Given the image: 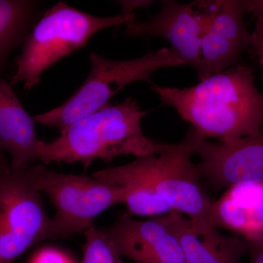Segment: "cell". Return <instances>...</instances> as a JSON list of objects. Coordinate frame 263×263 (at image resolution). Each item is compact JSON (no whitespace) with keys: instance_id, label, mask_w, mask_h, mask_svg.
<instances>
[{"instance_id":"cell-1","label":"cell","mask_w":263,"mask_h":263,"mask_svg":"<svg viewBox=\"0 0 263 263\" xmlns=\"http://www.w3.org/2000/svg\"><path fill=\"white\" fill-rule=\"evenodd\" d=\"M254 79L252 67L236 64L192 87H151L199 136L228 142L254 134L262 125L263 94Z\"/></svg>"},{"instance_id":"cell-2","label":"cell","mask_w":263,"mask_h":263,"mask_svg":"<svg viewBox=\"0 0 263 263\" xmlns=\"http://www.w3.org/2000/svg\"><path fill=\"white\" fill-rule=\"evenodd\" d=\"M146 114L132 98L109 103L72 123L53 141L41 140L37 159L45 164L79 162L88 169L98 159L108 162L119 156L160 155L170 144L143 134L141 121Z\"/></svg>"},{"instance_id":"cell-3","label":"cell","mask_w":263,"mask_h":263,"mask_svg":"<svg viewBox=\"0 0 263 263\" xmlns=\"http://www.w3.org/2000/svg\"><path fill=\"white\" fill-rule=\"evenodd\" d=\"M193 155V138L188 131L182 141L170 144L160 155L136 157L91 176L112 184L129 181L154 190L173 210L188 216L195 233L203 235L217 228L212 219L214 202L202 184L197 164L192 161Z\"/></svg>"},{"instance_id":"cell-4","label":"cell","mask_w":263,"mask_h":263,"mask_svg":"<svg viewBox=\"0 0 263 263\" xmlns=\"http://www.w3.org/2000/svg\"><path fill=\"white\" fill-rule=\"evenodd\" d=\"M136 22L135 13L99 17L59 2L42 15L24 40L10 84L23 83L24 89L29 91L39 84L45 71L84 47L97 33Z\"/></svg>"},{"instance_id":"cell-5","label":"cell","mask_w":263,"mask_h":263,"mask_svg":"<svg viewBox=\"0 0 263 263\" xmlns=\"http://www.w3.org/2000/svg\"><path fill=\"white\" fill-rule=\"evenodd\" d=\"M89 61V75L75 94L57 108L35 116V123L61 132L108 105L110 99L127 85L136 81L152 85V75L156 70L185 65L183 60L167 48L122 61L107 60L91 51Z\"/></svg>"},{"instance_id":"cell-6","label":"cell","mask_w":263,"mask_h":263,"mask_svg":"<svg viewBox=\"0 0 263 263\" xmlns=\"http://www.w3.org/2000/svg\"><path fill=\"white\" fill-rule=\"evenodd\" d=\"M33 181L54 207L52 219L53 239L84 234L109 208L124 203L121 186L86 175L63 174L42 164L29 167Z\"/></svg>"},{"instance_id":"cell-7","label":"cell","mask_w":263,"mask_h":263,"mask_svg":"<svg viewBox=\"0 0 263 263\" xmlns=\"http://www.w3.org/2000/svg\"><path fill=\"white\" fill-rule=\"evenodd\" d=\"M24 168H0V263H13L34 245L53 239L41 192Z\"/></svg>"},{"instance_id":"cell-8","label":"cell","mask_w":263,"mask_h":263,"mask_svg":"<svg viewBox=\"0 0 263 263\" xmlns=\"http://www.w3.org/2000/svg\"><path fill=\"white\" fill-rule=\"evenodd\" d=\"M199 174L214 190L263 183V122L254 134L234 141L210 142L190 129Z\"/></svg>"},{"instance_id":"cell-9","label":"cell","mask_w":263,"mask_h":263,"mask_svg":"<svg viewBox=\"0 0 263 263\" xmlns=\"http://www.w3.org/2000/svg\"><path fill=\"white\" fill-rule=\"evenodd\" d=\"M203 17L200 81L236 65L242 52L250 46L251 33L243 22L247 13L245 1H199Z\"/></svg>"},{"instance_id":"cell-10","label":"cell","mask_w":263,"mask_h":263,"mask_svg":"<svg viewBox=\"0 0 263 263\" xmlns=\"http://www.w3.org/2000/svg\"><path fill=\"white\" fill-rule=\"evenodd\" d=\"M203 18L198 2L180 3L172 0L162 2L160 11L143 22L126 25L127 37L163 38L171 44V50L185 65L198 69Z\"/></svg>"},{"instance_id":"cell-11","label":"cell","mask_w":263,"mask_h":263,"mask_svg":"<svg viewBox=\"0 0 263 263\" xmlns=\"http://www.w3.org/2000/svg\"><path fill=\"white\" fill-rule=\"evenodd\" d=\"M121 257L135 263H185L179 240L158 218L135 220L128 213L101 228Z\"/></svg>"},{"instance_id":"cell-12","label":"cell","mask_w":263,"mask_h":263,"mask_svg":"<svg viewBox=\"0 0 263 263\" xmlns=\"http://www.w3.org/2000/svg\"><path fill=\"white\" fill-rule=\"evenodd\" d=\"M157 218L177 237L185 263H243L242 259L248 252L245 238L228 236L217 229L197 234L190 219L177 211Z\"/></svg>"},{"instance_id":"cell-13","label":"cell","mask_w":263,"mask_h":263,"mask_svg":"<svg viewBox=\"0 0 263 263\" xmlns=\"http://www.w3.org/2000/svg\"><path fill=\"white\" fill-rule=\"evenodd\" d=\"M40 141L34 117L27 113L10 83L0 79V146L11 155L10 167L24 168L38 160Z\"/></svg>"},{"instance_id":"cell-14","label":"cell","mask_w":263,"mask_h":263,"mask_svg":"<svg viewBox=\"0 0 263 263\" xmlns=\"http://www.w3.org/2000/svg\"><path fill=\"white\" fill-rule=\"evenodd\" d=\"M41 14L40 2L0 0V76L11 52L23 44Z\"/></svg>"},{"instance_id":"cell-15","label":"cell","mask_w":263,"mask_h":263,"mask_svg":"<svg viewBox=\"0 0 263 263\" xmlns=\"http://www.w3.org/2000/svg\"><path fill=\"white\" fill-rule=\"evenodd\" d=\"M212 219L216 228L245 235L247 240L263 237V221L257 212L240 202L233 193L228 192L213 202Z\"/></svg>"},{"instance_id":"cell-16","label":"cell","mask_w":263,"mask_h":263,"mask_svg":"<svg viewBox=\"0 0 263 263\" xmlns=\"http://www.w3.org/2000/svg\"><path fill=\"white\" fill-rule=\"evenodd\" d=\"M117 186L124 190V201L129 215L157 216L168 214L172 208L155 191L133 182H123Z\"/></svg>"},{"instance_id":"cell-17","label":"cell","mask_w":263,"mask_h":263,"mask_svg":"<svg viewBox=\"0 0 263 263\" xmlns=\"http://www.w3.org/2000/svg\"><path fill=\"white\" fill-rule=\"evenodd\" d=\"M84 235V255L81 263H123L117 249L101 228L93 226Z\"/></svg>"},{"instance_id":"cell-18","label":"cell","mask_w":263,"mask_h":263,"mask_svg":"<svg viewBox=\"0 0 263 263\" xmlns=\"http://www.w3.org/2000/svg\"><path fill=\"white\" fill-rule=\"evenodd\" d=\"M256 18L255 27L251 33L250 50L258 61L263 80V13L254 14Z\"/></svg>"},{"instance_id":"cell-19","label":"cell","mask_w":263,"mask_h":263,"mask_svg":"<svg viewBox=\"0 0 263 263\" xmlns=\"http://www.w3.org/2000/svg\"><path fill=\"white\" fill-rule=\"evenodd\" d=\"M29 263H73L70 257L60 251L46 249L38 252Z\"/></svg>"},{"instance_id":"cell-20","label":"cell","mask_w":263,"mask_h":263,"mask_svg":"<svg viewBox=\"0 0 263 263\" xmlns=\"http://www.w3.org/2000/svg\"><path fill=\"white\" fill-rule=\"evenodd\" d=\"M247 240L248 242L249 263H263V237Z\"/></svg>"},{"instance_id":"cell-21","label":"cell","mask_w":263,"mask_h":263,"mask_svg":"<svg viewBox=\"0 0 263 263\" xmlns=\"http://www.w3.org/2000/svg\"><path fill=\"white\" fill-rule=\"evenodd\" d=\"M116 3L122 8V13L130 14L134 13L133 11L138 8H148L154 2L149 0H120Z\"/></svg>"},{"instance_id":"cell-22","label":"cell","mask_w":263,"mask_h":263,"mask_svg":"<svg viewBox=\"0 0 263 263\" xmlns=\"http://www.w3.org/2000/svg\"><path fill=\"white\" fill-rule=\"evenodd\" d=\"M247 8H248L249 13H263V0H252V1L247 2Z\"/></svg>"},{"instance_id":"cell-23","label":"cell","mask_w":263,"mask_h":263,"mask_svg":"<svg viewBox=\"0 0 263 263\" xmlns=\"http://www.w3.org/2000/svg\"><path fill=\"white\" fill-rule=\"evenodd\" d=\"M9 165V162H8L6 156H5V152L3 150V148L0 146V168Z\"/></svg>"}]
</instances>
